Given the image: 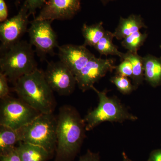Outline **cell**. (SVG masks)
I'll return each mask as SVG.
<instances>
[{
	"instance_id": "2e32d148",
	"label": "cell",
	"mask_w": 161,
	"mask_h": 161,
	"mask_svg": "<svg viewBox=\"0 0 161 161\" xmlns=\"http://www.w3.org/2000/svg\"><path fill=\"white\" fill-rule=\"evenodd\" d=\"M19 142L17 130L0 125V155H6L14 150Z\"/></svg>"
},
{
	"instance_id": "5bb4252c",
	"label": "cell",
	"mask_w": 161,
	"mask_h": 161,
	"mask_svg": "<svg viewBox=\"0 0 161 161\" xmlns=\"http://www.w3.org/2000/svg\"><path fill=\"white\" fill-rule=\"evenodd\" d=\"M16 150L23 161H47L53 155L37 145L20 142Z\"/></svg>"
},
{
	"instance_id": "f1b7e54d",
	"label": "cell",
	"mask_w": 161,
	"mask_h": 161,
	"mask_svg": "<svg viewBox=\"0 0 161 161\" xmlns=\"http://www.w3.org/2000/svg\"><path fill=\"white\" fill-rule=\"evenodd\" d=\"M123 156V160L122 161H132L131 159L128 158L126 154L125 153V152H123L122 154Z\"/></svg>"
},
{
	"instance_id": "ba28073f",
	"label": "cell",
	"mask_w": 161,
	"mask_h": 161,
	"mask_svg": "<svg viewBox=\"0 0 161 161\" xmlns=\"http://www.w3.org/2000/svg\"><path fill=\"white\" fill-rule=\"evenodd\" d=\"M29 9L26 3H23L17 14L1 23L0 40L1 53L20 41L27 32L29 22Z\"/></svg>"
},
{
	"instance_id": "1f68e13d",
	"label": "cell",
	"mask_w": 161,
	"mask_h": 161,
	"mask_svg": "<svg viewBox=\"0 0 161 161\" xmlns=\"http://www.w3.org/2000/svg\"><path fill=\"white\" fill-rule=\"evenodd\" d=\"M160 48H161V45H160Z\"/></svg>"
},
{
	"instance_id": "3957f363",
	"label": "cell",
	"mask_w": 161,
	"mask_h": 161,
	"mask_svg": "<svg viewBox=\"0 0 161 161\" xmlns=\"http://www.w3.org/2000/svg\"><path fill=\"white\" fill-rule=\"evenodd\" d=\"M35 52L30 43L21 40L1 53L0 72L6 75L9 82L14 83L38 69Z\"/></svg>"
},
{
	"instance_id": "7a4b0ae2",
	"label": "cell",
	"mask_w": 161,
	"mask_h": 161,
	"mask_svg": "<svg viewBox=\"0 0 161 161\" xmlns=\"http://www.w3.org/2000/svg\"><path fill=\"white\" fill-rule=\"evenodd\" d=\"M13 90L19 98L40 113H53L56 101L47 82L44 72L37 69L14 82Z\"/></svg>"
},
{
	"instance_id": "ac0fdd59",
	"label": "cell",
	"mask_w": 161,
	"mask_h": 161,
	"mask_svg": "<svg viewBox=\"0 0 161 161\" xmlns=\"http://www.w3.org/2000/svg\"><path fill=\"white\" fill-rule=\"evenodd\" d=\"M106 31L103 22L91 25L85 23L81 28V32L84 39L83 45L94 47L103 36Z\"/></svg>"
},
{
	"instance_id": "4dcf8cb0",
	"label": "cell",
	"mask_w": 161,
	"mask_h": 161,
	"mask_svg": "<svg viewBox=\"0 0 161 161\" xmlns=\"http://www.w3.org/2000/svg\"><path fill=\"white\" fill-rule=\"evenodd\" d=\"M22 0H16L15 5L17 6H18L19 4H20Z\"/></svg>"
},
{
	"instance_id": "277c9868",
	"label": "cell",
	"mask_w": 161,
	"mask_h": 161,
	"mask_svg": "<svg viewBox=\"0 0 161 161\" xmlns=\"http://www.w3.org/2000/svg\"><path fill=\"white\" fill-rule=\"evenodd\" d=\"M57 125L58 118L53 113H41L17 130L19 141L42 147L53 156L57 147Z\"/></svg>"
},
{
	"instance_id": "ffe728a7",
	"label": "cell",
	"mask_w": 161,
	"mask_h": 161,
	"mask_svg": "<svg viewBox=\"0 0 161 161\" xmlns=\"http://www.w3.org/2000/svg\"><path fill=\"white\" fill-rule=\"evenodd\" d=\"M147 36L148 34L146 32L142 33L140 31L136 32L123 39L121 42L122 46L128 51L137 53L143 45Z\"/></svg>"
},
{
	"instance_id": "484cf974",
	"label": "cell",
	"mask_w": 161,
	"mask_h": 161,
	"mask_svg": "<svg viewBox=\"0 0 161 161\" xmlns=\"http://www.w3.org/2000/svg\"><path fill=\"white\" fill-rule=\"evenodd\" d=\"M8 9L5 0H0V22L3 23L8 19Z\"/></svg>"
},
{
	"instance_id": "9a60e30c",
	"label": "cell",
	"mask_w": 161,
	"mask_h": 161,
	"mask_svg": "<svg viewBox=\"0 0 161 161\" xmlns=\"http://www.w3.org/2000/svg\"><path fill=\"white\" fill-rule=\"evenodd\" d=\"M144 79L156 87L161 86V57L148 54L143 57Z\"/></svg>"
},
{
	"instance_id": "cb8c5ba5",
	"label": "cell",
	"mask_w": 161,
	"mask_h": 161,
	"mask_svg": "<svg viewBox=\"0 0 161 161\" xmlns=\"http://www.w3.org/2000/svg\"><path fill=\"white\" fill-rule=\"evenodd\" d=\"M8 78L3 73L0 72V98L3 99L10 96V89L8 86Z\"/></svg>"
},
{
	"instance_id": "603a6c76",
	"label": "cell",
	"mask_w": 161,
	"mask_h": 161,
	"mask_svg": "<svg viewBox=\"0 0 161 161\" xmlns=\"http://www.w3.org/2000/svg\"><path fill=\"white\" fill-rule=\"evenodd\" d=\"M47 1L48 0H25L24 3L27 5L29 14L32 15L35 19L36 9H42Z\"/></svg>"
},
{
	"instance_id": "7402d4cb",
	"label": "cell",
	"mask_w": 161,
	"mask_h": 161,
	"mask_svg": "<svg viewBox=\"0 0 161 161\" xmlns=\"http://www.w3.org/2000/svg\"><path fill=\"white\" fill-rule=\"evenodd\" d=\"M115 69L116 75L132 78L133 75L132 65L129 60L125 59L121 60V62L115 66Z\"/></svg>"
},
{
	"instance_id": "8fae6325",
	"label": "cell",
	"mask_w": 161,
	"mask_h": 161,
	"mask_svg": "<svg viewBox=\"0 0 161 161\" xmlns=\"http://www.w3.org/2000/svg\"><path fill=\"white\" fill-rule=\"evenodd\" d=\"M81 0H48L36 20H66L73 19L81 9Z\"/></svg>"
},
{
	"instance_id": "d6986e66",
	"label": "cell",
	"mask_w": 161,
	"mask_h": 161,
	"mask_svg": "<svg viewBox=\"0 0 161 161\" xmlns=\"http://www.w3.org/2000/svg\"><path fill=\"white\" fill-rule=\"evenodd\" d=\"M114 38L115 36L113 32L106 31L103 36L94 47V48L101 55L117 56L120 58L122 53L119 52L117 46L113 43Z\"/></svg>"
},
{
	"instance_id": "6da1fadb",
	"label": "cell",
	"mask_w": 161,
	"mask_h": 161,
	"mask_svg": "<svg viewBox=\"0 0 161 161\" xmlns=\"http://www.w3.org/2000/svg\"><path fill=\"white\" fill-rule=\"evenodd\" d=\"M57 142L53 161H73L85 136L86 124L75 108L65 105L57 116Z\"/></svg>"
},
{
	"instance_id": "4316f807",
	"label": "cell",
	"mask_w": 161,
	"mask_h": 161,
	"mask_svg": "<svg viewBox=\"0 0 161 161\" xmlns=\"http://www.w3.org/2000/svg\"><path fill=\"white\" fill-rule=\"evenodd\" d=\"M16 149V148H15ZM0 161H23L16 149L6 155H0Z\"/></svg>"
},
{
	"instance_id": "52a82bcc",
	"label": "cell",
	"mask_w": 161,
	"mask_h": 161,
	"mask_svg": "<svg viewBox=\"0 0 161 161\" xmlns=\"http://www.w3.org/2000/svg\"><path fill=\"white\" fill-rule=\"evenodd\" d=\"M53 21L36 20L30 22L27 32L30 43L36 47L35 52L40 60H44L47 55H54V49L59 47L57 34L52 28Z\"/></svg>"
},
{
	"instance_id": "4fadbf2b",
	"label": "cell",
	"mask_w": 161,
	"mask_h": 161,
	"mask_svg": "<svg viewBox=\"0 0 161 161\" xmlns=\"http://www.w3.org/2000/svg\"><path fill=\"white\" fill-rule=\"evenodd\" d=\"M143 28H147V26L142 18L140 15L132 14L127 18L120 17L118 26L113 33L117 40H123Z\"/></svg>"
},
{
	"instance_id": "9c48e42d",
	"label": "cell",
	"mask_w": 161,
	"mask_h": 161,
	"mask_svg": "<svg viewBox=\"0 0 161 161\" xmlns=\"http://www.w3.org/2000/svg\"><path fill=\"white\" fill-rule=\"evenodd\" d=\"M44 77L53 92L61 96H68L75 91L77 85L75 75L61 61L47 63Z\"/></svg>"
},
{
	"instance_id": "f546056e",
	"label": "cell",
	"mask_w": 161,
	"mask_h": 161,
	"mask_svg": "<svg viewBox=\"0 0 161 161\" xmlns=\"http://www.w3.org/2000/svg\"><path fill=\"white\" fill-rule=\"evenodd\" d=\"M100 1L104 5H106L107 3H108L109 2H111V1H115V0H100Z\"/></svg>"
},
{
	"instance_id": "e0dca14e",
	"label": "cell",
	"mask_w": 161,
	"mask_h": 161,
	"mask_svg": "<svg viewBox=\"0 0 161 161\" xmlns=\"http://www.w3.org/2000/svg\"><path fill=\"white\" fill-rule=\"evenodd\" d=\"M121 60H128L132 65V80L133 85L136 88L142 83L144 80V67L143 57H141L137 53H132L128 51L122 53L120 57Z\"/></svg>"
},
{
	"instance_id": "83f0119b",
	"label": "cell",
	"mask_w": 161,
	"mask_h": 161,
	"mask_svg": "<svg viewBox=\"0 0 161 161\" xmlns=\"http://www.w3.org/2000/svg\"><path fill=\"white\" fill-rule=\"evenodd\" d=\"M147 161H161V149L152 150Z\"/></svg>"
},
{
	"instance_id": "44dd1931",
	"label": "cell",
	"mask_w": 161,
	"mask_h": 161,
	"mask_svg": "<svg viewBox=\"0 0 161 161\" xmlns=\"http://www.w3.org/2000/svg\"><path fill=\"white\" fill-rule=\"evenodd\" d=\"M111 81L123 94H129L136 89L127 77L116 75L112 77Z\"/></svg>"
},
{
	"instance_id": "7c38bea8",
	"label": "cell",
	"mask_w": 161,
	"mask_h": 161,
	"mask_svg": "<svg viewBox=\"0 0 161 161\" xmlns=\"http://www.w3.org/2000/svg\"><path fill=\"white\" fill-rule=\"evenodd\" d=\"M58 57L75 75V77L95 55L86 47L75 44H64L58 47Z\"/></svg>"
},
{
	"instance_id": "30bf717a",
	"label": "cell",
	"mask_w": 161,
	"mask_h": 161,
	"mask_svg": "<svg viewBox=\"0 0 161 161\" xmlns=\"http://www.w3.org/2000/svg\"><path fill=\"white\" fill-rule=\"evenodd\" d=\"M115 60L94 56L76 76L77 84L83 92L92 89L94 84L109 72L115 69Z\"/></svg>"
},
{
	"instance_id": "8992f818",
	"label": "cell",
	"mask_w": 161,
	"mask_h": 161,
	"mask_svg": "<svg viewBox=\"0 0 161 161\" xmlns=\"http://www.w3.org/2000/svg\"><path fill=\"white\" fill-rule=\"evenodd\" d=\"M40 114L20 98L9 96L1 99V125L17 131L31 122Z\"/></svg>"
},
{
	"instance_id": "5b68a950",
	"label": "cell",
	"mask_w": 161,
	"mask_h": 161,
	"mask_svg": "<svg viewBox=\"0 0 161 161\" xmlns=\"http://www.w3.org/2000/svg\"><path fill=\"white\" fill-rule=\"evenodd\" d=\"M92 90L97 93L99 102L98 106L89 112L84 119L86 131L93 130L104 122H121L137 119V117L129 113L116 98L108 97L105 91L100 92L95 86Z\"/></svg>"
},
{
	"instance_id": "d4e9b609",
	"label": "cell",
	"mask_w": 161,
	"mask_h": 161,
	"mask_svg": "<svg viewBox=\"0 0 161 161\" xmlns=\"http://www.w3.org/2000/svg\"><path fill=\"white\" fill-rule=\"evenodd\" d=\"M78 161H101L100 157L98 153L87 150L84 154L79 158Z\"/></svg>"
}]
</instances>
